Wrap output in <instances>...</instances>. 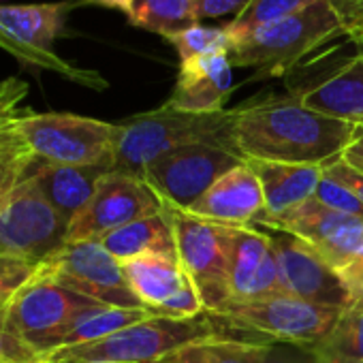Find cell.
I'll use <instances>...</instances> for the list:
<instances>
[{"label":"cell","instance_id":"10","mask_svg":"<svg viewBox=\"0 0 363 363\" xmlns=\"http://www.w3.org/2000/svg\"><path fill=\"white\" fill-rule=\"evenodd\" d=\"M39 274L109 308H145L130 289L122 263L101 242L65 244L39 265Z\"/></svg>","mask_w":363,"mask_h":363},{"label":"cell","instance_id":"34","mask_svg":"<svg viewBox=\"0 0 363 363\" xmlns=\"http://www.w3.org/2000/svg\"><path fill=\"white\" fill-rule=\"evenodd\" d=\"M335 13L342 35L350 39L352 45H363V0H327Z\"/></svg>","mask_w":363,"mask_h":363},{"label":"cell","instance_id":"3","mask_svg":"<svg viewBox=\"0 0 363 363\" xmlns=\"http://www.w3.org/2000/svg\"><path fill=\"white\" fill-rule=\"evenodd\" d=\"M233 111L191 113L162 105L120 122L111 171L139 177L141 171L162 154L193 145L210 143L235 154L231 139Z\"/></svg>","mask_w":363,"mask_h":363},{"label":"cell","instance_id":"17","mask_svg":"<svg viewBox=\"0 0 363 363\" xmlns=\"http://www.w3.org/2000/svg\"><path fill=\"white\" fill-rule=\"evenodd\" d=\"M231 69L229 54H206L179 62L175 88L164 105L191 113L225 111V103L233 92Z\"/></svg>","mask_w":363,"mask_h":363},{"label":"cell","instance_id":"11","mask_svg":"<svg viewBox=\"0 0 363 363\" xmlns=\"http://www.w3.org/2000/svg\"><path fill=\"white\" fill-rule=\"evenodd\" d=\"M255 227L265 233L274 248L284 295L337 310H348L359 301L342 274L333 269L312 244L276 227Z\"/></svg>","mask_w":363,"mask_h":363},{"label":"cell","instance_id":"41","mask_svg":"<svg viewBox=\"0 0 363 363\" xmlns=\"http://www.w3.org/2000/svg\"><path fill=\"white\" fill-rule=\"evenodd\" d=\"M206 344H197V346H189L184 350L175 352L173 357H169V363H208L206 359Z\"/></svg>","mask_w":363,"mask_h":363},{"label":"cell","instance_id":"42","mask_svg":"<svg viewBox=\"0 0 363 363\" xmlns=\"http://www.w3.org/2000/svg\"><path fill=\"white\" fill-rule=\"evenodd\" d=\"M79 5H94V7H107L116 11H124L126 16L130 13L135 0H77Z\"/></svg>","mask_w":363,"mask_h":363},{"label":"cell","instance_id":"26","mask_svg":"<svg viewBox=\"0 0 363 363\" xmlns=\"http://www.w3.org/2000/svg\"><path fill=\"white\" fill-rule=\"evenodd\" d=\"M128 22L160 37L177 35L199 24L193 0H135Z\"/></svg>","mask_w":363,"mask_h":363},{"label":"cell","instance_id":"21","mask_svg":"<svg viewBox=\"0 0 363 363\" xmlns=\"http://www.w3.org/2000/svg\"><path fill=\"white\" fill-rule=\"evenodd\" d=\"M79 3L9 5L0 7V28L22 45L39 52H52V43L65 30V20Z\"/></svg>","mask_w":363,"mask_h":363},{"label":"cell","instance_id":"32","mask_svg":"<svg viewBox=\"0 0 363 363\" xmlns=\"http://www.w3.org/2000/svg\"><path fill=\"white\" fill-rule=\"evenodd\" d=\"M39 272V265L24 259L0 257V306H5L18 291H22Z\"/></svg>","mask_w":363,"mask_h":363},{"label":"cell","instance_id":"5","mask_svg":"<svg viewBox=\"0 0 363 363\" xmlns=\"http://www.w3.org/2000/svg\"><path fill=\"white\" fill-rule=\"evenodd\" d=\"M342 312L293 295H269L255 301H229L208 316L227 331L257 333L265 342L312 346L333 329Z\"/></svg>","mask_w":363,"mask_h":363},{"label":"cell","instance_id":"22","mask_svg":"<svg viewBox=\"0 0 363 363\" xmlns=\"http://www.w3.org/2000/svg\"><path fill=\"white\" fill-rule=\"evenodd\" d=\"M122 267L130 289L152 312L189 282V276L173 255H141L122 263Z\"/></svg>","mask_w":363,"mask_h":363},{"label":"cell","instance_id":"20","mask_svg":"<svg viewBox=\"0 0 363 363\" xmlns=\"http://www.w3.org/2000/svg\"><path fill=\"white\" fill-rule=\"evenodd\" d=\"M257 173L267 216L289 212L314 197L316 186L323 177V167L318 164H291V162H269V160H246Z\"/></svg>","mask_w":363,"mask_h":363},{"label":"cell","instance_id":"29","mask_svg":"<svg viewBox=\"0 0 363 363\" xmlns=\"http://www.w3.org/2000/svg\"><path fill=\"white\" fill-rule=\"evenodd\" d=\"M177 52L179 62H186L197 56L206 54H229L233 50V41L223 26H193L189 30H182L177 35L164 37Z\"/></svg>","mask_w":363,"mask_h":363},{"label":"cell","instance_id":"19","mask_svg":"<svg viewBox=\"0 0 363 363\" xmlns=\"http://www.w3.org/2000/svg\"><path fill=\"white\" fill-rule=\"evenodd\" d=\"M111 171L105 164H54L37 162L30 167L26 179L33 189L71 225V220L88 206L101 177Z\"/></svg>","mask_w":363,"mask_h":363},{"label":"cell","instance_id":"30","mask_svg":"<svg viewBox=\"0 0 363 363\" xmlns=\"http://www.w3.org/2000/svg\"><path fill=\"white\" fill-rule=\"evenodd\" d=\"M263 342L227 337V340L210 342L203 348H206L208 363H259Z\"/></svg>","mask_w":363,"mask_h":363},{"label":"cell","instance_id":"4","mask_svg":"<svg viewBox=\"0 0 363 363\" xmlns=\"http://www.w3.org/2000/svg\"><path fill=\"white\" fill-rule=\"evenodd\" d=\"M342 35L340 22L327 0L259 28L229 52L233 67L255 69L252 79L280 77L295 71L306 56Z\"/></svg>","mask_w":363,"mask_h":363},{"label":"cell","instance_id":"15","mask_svg":"<svg viewBox=\"0 0 363 363\" xmlns=\"http://www.w3.org/2000/svg\"><path fill=\"white\" fill-rule=\"evenodd\" d=\"M218 235L231 301H255L269 295H284L274 248L259 227L218 225Z\"/></svg>","mask_w":363,"mask_h":363},{"label":"cell","instance_id":"8","mask_svg":"<svg viewBox=\"0 0 363 363\" xmlns=\"http://www.w3.org/2000/svg\"><path fill=\"white\" fill-rule=\"evenodd\" d=\"M69 223L28 179L0 199V257L41 265L65 248Z\"/></svg>","mask_w":363,"mask_h":363},{"label":"cell","instance_id":"36","mask_svg":"<svg viewBox=\"0 0 363 363\" xmlns=\"http://www.w3.org/2000/svg\"><path fill=\"white\" fill-rule=\"evenodd\" d=\"M39 354L16 337L5 323V306H0V363H37Z\"/></svg>","mask_w":363,"mask_h":363},{"label":"cell","instance_id":"14","mask_svg":"<svg viewBox=\"0 0 363 363\" xmlns=\"http://www.w3.org/2000/svg\"><path fill=\"white\" fill-rule=\"evenodd\" d=\"M252 225L276 227L306 240L337 272L363 261V218L335 212L314 197L276 216L259 214Z\"/></svg>","mask_w":363,"mask_h":363},{"label":"cell","instance_id":"39","mask_svg":"<svg viewBox=\"0 0 363 363\" xmlns=\"http://www.w3.org/2000/svg\"><path fill=\"white\" fill-rule=\"evenodd\" d=\"M340 158L348 167L363 173V124H354V133H352L348 145L344 147V152L340 154Z\"/></svg>","mask_w":363,"mask_h":363},{"label":"cell","instance_id":"13","mask_svg":"<svg viewBox=\"0 0 363 363\" xmlns=\"http://www.w3.org/2000/svg\"><path fill=\"white\" fill-rule=\"evenodd\" d=\"M162 212L160 197L143 179L118 171H107L88 201L71 220L67 244L101 242L116 229Z\"/></svg>","mask_w":363,"mask_h":363},{"label":"cell","instance_id":"43","mask_svg":"<svg viewBox=\"0 0 363 363\" xmlns=\"http://www.w3.org/2000/svg\"><path fill=\"white\" fill-rule=\"evenodd\" d=\"M24 96H26V94H22V96H18V99H13V101H11V103H9V105H7V107L3 109V111H0V116H3L5 111H9V109H13V107H20V103L24 101Z\"/></svg>","mask_w":363,"mask_h":363},{"label":"cell","instance_id":"1","mask_svg":"<svg viewBox=\"0 0 363 363\" xmlns=\"http://www.w3.org/2000/svg\"><path fill=\"white\" fill-rule=\"evenodd\" d=\"M231 111L233 150L244 160L325 167L340 158L354 133V124L323 116L291 92Z\"/></svg>","mask_w":363,"mask_h":363},{"label":"cell","instance_id":"38","mask_svg":"<svg viewBox=\"0 0 363 363\" xmlns=\"http://www.w3.org/2000/svg\"><path fill=\"white\" fill-rule=\"evenodd\" d=\"M252 0H193L199 22L206 18H225L240 16Z\"/></svg>","mask_w":363,"mask_h":363},{"label":"cell","instance_id":"9","mask_svg":"<svg viewBox=\"0 0 363 363\" xmlns=\"http://www.w3.org/2000/svg\"><path fill=\"white\" fill-rule=\"evenodd\" d=\"M242 162L244 158L225 147L193 143L152 160L141 171L139 179L145 182L160 201L189 210L210 186Z\"/></svg>","mask_w":363,"mask_h":363},{"label":"cell","instance_id":"12","mask_svg":"<svg viewBox=\"0 0 363 363\" xmlns=\"http://www.w3.org/2000/svg\"><path fill=\"white\" fill-rule=\"evenodd\" d=\"M162 214L167 216L177 261L199 291L206 314H212L231 301L225 276V257L218 235V225L193 216L191 212L162 201Z\"/></svg>","mask_w":363,"mask_h":363},{"label":"cell","instance_id":"44","mask_svg":"<svg viewBox=\"0 0 363 363\" xmlns=\"http://www.w3.org/2000/svg\"><path fill=\"white\" fill-rule=\"evenodd\" d=\"M152 363H169V361L164 359V361H152Z\"/></svg>","mask_w":363,"mask_h":363},{"label":"cell","instance_id":"24","mask_svg":"<svg viewBox=\"0 0 363 363\" xmlns=\"http://www.w3.org/2000/svg\"><path fill=\"white\" fill-rule=\"evenodd\" d=\"M310 348L318 363H363V297L344 310L333 329Z\"/></svg>","mask_w":363,"mask_h":363},{"label":"cell","instance_id":"40","mask_svg":"<svg viewBox=\"0 0 363 363\" xmlns=\"http://www.w3.org/2000/svg\"><path fill=\"white\" fill-rule=\"evenodd\" d=\"M340 274H342V278L348 282V286L352 289L354 297L361 299V297H363V261H359V263H354V265L342 269Z\"/></svg>","mask_w":363,"mask_h":363},{"label":"cell","instance_id":"2","mask_svg":"<svg viewBox=\"0 0 363 363\" xmlns=\"http://www.w3.org/2000/svg\"><path fill=\"white\" fill-rule=\"evenodd\" d=\"M229 333L210 316L182 320L154 316L96 342L50 350L39 354L37 363H152L164 361L189 346L227 340Z\"/></svg>","mask_w":363,"mask_h":363},{"label":"cell","instance_id":"7","mask_svg":"<svg viewBox=\"0 0 363 363\" xmlns=\"http://www.w3.org/2000/svg\"><path fill=\"white\" fill-rule=\"evenodd\" d=\"M18 130L43 162L111 167L120 126L75 113L22 111Z\"/></svg>","mask_w":363,"mask_h":363},{"label":"cell","instance_id":"25","mask_svg":"<svg viewBox=\"0 0 363 363\" xmlns=\"http://www.w3.org/2000/svg\"><path fill=\"white\" fill-rule=\"evenodd\" d=\"M20 113V107H13L0 116V199L22 184L37 162V156L18 130Z\"/></svg>","mask_w":363,"mask_h":363},{"label":"cell","instance_id":"28","mask_svg":"<svg viewBox=\"0 0 363 363\" xmlns=\"http://www.w3.org/2000/svg\"><path fill=\"white\" fill-rule=\"evenodd\" d=\"M312 3H316V0H252L240 16H235L223 28L229 33V37L235 45L242 39L257 33L259 28L280 22V20L306 9Z\"/></svg>","mask_w":363,"mask_h":363},{"label":"cell","instance_id":"18","mask_svg":"<svg viewBox=\"0 0 363 363\" xmlns=\"http://www.w3.org/2000/svg\"><path fill=\"white\" fill-rule=\"evenodd\" d=\"M186 212L216 225H252L265 212L261 182L244 160L210 186Z\"/></svg>","mask_w":363,"mask_h":363},{"label":"cell","instance_id":"31","mask_svg":"<svg viewBox=\"0 0 363 363\" xmlns=\"http://www.w3.org/2000/svg\"><path fill=\"white\" fill-rule=\"evenodd\" d=\"M314 199L335 212H342V214H348L354 218H363V203L344 184H340L337 179H333L325 173L316 186Z\"/></svg>","mask_w":363,"mask_h":363},{"label":"cell","instance_id":"6","mask_svg":"<svg viewBox=\"0 0 363 363\" xmlns=\"http://www.w3.org/2000/svg\"><path fill=\"white\" fill-rule=\"evenodd\" d=\"M101 308L109 306L84 297L37 272V276L5 303V323L9 331L37 354H45L58 348L60 340L82 316Z\"/></svg>","mask_w":363,"mask_h":363},{"label":"cell","instance_id":"35","mask_svg":"<svg viewBox=\"0 0 363 363\" xmlns=\"http://www.w3.org/2000/svg\"><path fill=\"white\" fill-rule=\"evenodd\" d=\"M259 363H318L314 350L303 344L263 342Z\"/></svg>","mask_w":363,"mask_h":363},{"label":"cell","instance_id":"23","mask_svg":"<svg viewBox=\"0 0 363 363\" xmlns=\"http://www.w3.org/2000/svg\"><path fill=\"white\" fill-rule=\"evenodd\" d=\"M101 244L120 263H126V261L137 259L141 255H154V252L177 257L173 231H171V225L162 212L111 231L109 235H105L101 240Z\"/></svg>","mask_w":363,"mask_h":363},{"label":"cell","instance_id":"27","mask_svg":"<svg viewBox=\"0 0 363 363\" xmlns=\"http://www.w3.org/2000/svg\"><path fill=\"white\" fill-rule=\"evenodd\" d=\"M156 314L150 308H137V310H128V308H101L94 310L86 316H82L71 331L60 340L58 348L65 346H77V344H88V342H96L101 337H107L124 327H130L135 323L154 318ZM56 350V348H54Z\"/></svg>","mask_w":363,"mask_h":363},{"label":"cell","instance_id":"33","mask_svg":"<svg viewBox=\"0 0 363 363\" xmlns=\"http://www.w3.org/2000/svg\"><path fill=\"white\" fill-rule=\"evenodd\" d=\"M206 312V303L199 295V291L195 289V284L189 282L182 286L173 297H169L162 306H158L154 310L156 316H164V318H195L201 316Z\"/></svg>","mask_w":363,"mask_h":363},{"label":"cell","instance_id":"37","mask_svg":"<svg viewBox=\"0 0 363 363\" xmlns=\"http://www.w3.org/2000/svg\"><path fill=\"white\" fill-rule=\"evenodd\" d=\"M323 173L337 179L340 184H344L363 203V173L361 171L348 167L342 158H335V160H331V162H327L323 167Z\"/></svg>","mask_w":363,"mask_h":363},{"label":"cell","instance_id":"16","mask_svg":"<svg viewBox=\"0 0 363 363\" xmlns=\"http://www.w3.org/2000/svg\"><path fill=\"white\" fill-rule=\"evenodd\" d=\"M306 107L350 124H363V52L331 60L323 54L291 88Z\"/></svg>","mask_w":363,"mask_h":363}]
</instances>
